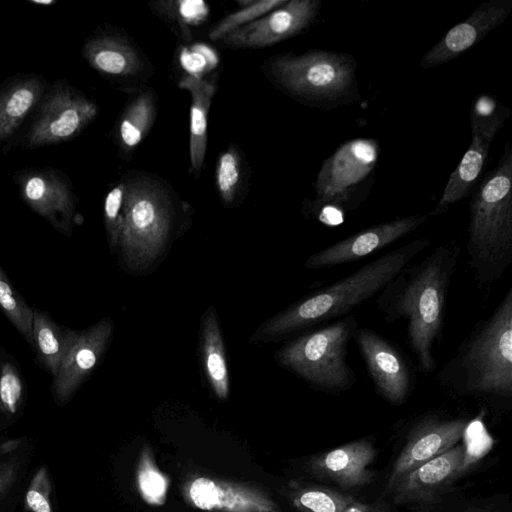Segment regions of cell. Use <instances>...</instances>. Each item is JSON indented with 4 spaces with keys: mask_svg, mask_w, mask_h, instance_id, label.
<instances>
[{
    "mask_svg": "<svg viewBox=\"0 0 512 512\" xmlns=\"http://www.w3.org/2000/svg\"><path fill=\"white\" fill-rule=\"evenodd\" d=\"M429 217V213L414 214L370 226L311 254L304 267L308 270L330 269L362 260L414 232Z\"/></svg>",
    "mask_w": 512,
    "mask_h": 512,
    "instance_id": "cell-12",
    "label": "cell"
},
{
    "mask_svg": "<svg viewBox=\"0 0 512 512\" xmlns=\"http://www.w3.org/2000/svg\"><path fill=\"white\" fill-rule=\"evenodd\" d=\"M468 422L464 418L444 417L439 413L418 419L394 462L387 488L390 490L401 477L457 445Z\"/></svg>",
    "mask_w": 512,
    "mask_h": 512,
    "instance_id": "cell-13",
    "label": "cell"
},
{
    "mask_svg": "<svg viewBox=\"0 0 512 512\" xmlns=\"http://www.w3.org/2000/svg\"><path fill=\"white\" fill-rule=\"evenodd\" d=\"M19 444H20L19 440H8L0 446V453L7 454V453L15 450Z\"/></svg>",
    "mask_w": 512,
    "mask_h": 512,
    "instance_id": "cell-40",
    "label": "cell"
},
{
    "mask_svg": "<svg viewBox=\"0 0 512 512\" xmlns=\"http://www.w3.org/2000/svg\"><path fill=\"white\" fill-rule=\"evenodd\" d=\"M356 68L352 55L327 50L280 54L268 62L270 76L280 88L323 109L359 100Z\"/></svg>",
    "mask_w": 512,
    "mask_h": 512,
    "instance_id": "cell-6",
    "label": "cell"
},
{
    "mask_svg": "<svg viewBox=\"0 0 512 512\" xmlns=\"http://www.w3.org/2000/svg\"><path fill=\"white\" fill-rule=\"evenodd\" d=\"M463 456V445L457 444L404 475L390 488L394 501L408 504L432 500L462 474Z\"/></svg>",
    "mask_w": 512,
    "mask_h": 512,
    "instance_id": "cell-19",
    "label": "cell"
},
{
    "mask_svg": "<svg viewBox=\"0 0 512 512\" xmlns=\"http://www.w3.org/2000/svg\"><path fill=\"white\" fill-rule=\"evenodd\" d=\"M26 134V146L54 145L76 137L97 116V105L85 95L60 82L39 102Z\"/></svg>",
    "mask_w": 512,
    "mask_h": 512,
    "instance_id": "cell-10",
    "label": "cell"
},
{
    "mask_svg": "<svg viewBox=\"0 0 512 512\" xmlns=\"http://www.w3.org/2000/svg\"><path fill=\"white\" fill-rule=\"evenodd\" d=\"M375 455L372 444L361 439L314 456L309 467L319 478L342 489H354L372 481L374 472L369 466Z\"/></svg>",
    "mask_w": 512,
    "mask_h": 512,
    "instance_id": "cell-20",
    "label": "cell"
},
{
    "mask_svg": "<svg viewBox=\"0 0 512 512\" xmlns=\"http://www.w3.org/2000/svg\"><path fill=\"white\" fill-rule=\"evenodd\" d=\"M51 480L45 466L33 474L25 494V506L31 512H53L51 503Z\"/></svg>",
    "mask_w": 512,
    "mask_h": 512,
    "instance_id": "cell-35",
    "label": "cell"
},
{
    "mask_svg": "<svg viewBox=\"0 0 512 512\" xmlns=\"http://www.w3.org/2000/svg\"><path fill=\"white\" fill-rule=\"evenodd\" d=\"M293 505L301 512H341L353 497L316 485L292 486Z\"/></svg>",
    "mask_w": 512,
    "mask_h": 512,
    "instance_id": "cell-28",
    "label": "cell"
},
{
    "mask_svg": "<svg viewBox=\"0 0 512 512\" xmlns=\"http://www.w3.org/2000/svg\"><path fill=\"white\" fill-rule=\"evenodd\" d=\"M201 351L206 379L213 394L226 400L230 392L225 346L217 313L210 307L202 318Z\"/></svg>",
    "mask_w": 512,
    "mask_h": 512,
    "instance_id": "cell-24",
    "label": "cell"
},
{
    "mask_svg": "<svg viewBox=\"0 0 512 512\" xmlns=\"http://www.w3.org/2000/svg\"><path fill=\"white\" fill-rule=\"evenodd\" d=\"M125 181L114 186L104 201V224L111 250L118 247L124 224Z\"/></svg>",
    "mask_w": 512,
    "mask_h": 512,
    "instance_id": "cell-32",
    "label": "cell"
},
{
    "mask_svg": "<svg viewBox=\"0 0 512 512\" xmlns=\"http://www.w3.org/2000/svg\"><path fill=\"white\" fill-rule=\"evenodd\" d=\"M113 321L103 318L88 329H67V346L53 390L58 402L64 403L76 392L98 364L111 340Z\"/></svg>",
    "mask_w": 512,
    "mask_h": 512,
    "instance_id": "cell-15",
    "label": "cell"
},
{
    "mask_svg": "<svg viewBox=\"0 0 512 512\" xmlns=\"http://www.w3.org/2000/svg\"><path fill=\"white\" fill-rule=\"evenodd\" d=\"M23 201L56 229H71L75 197L66 179L52 169H32L17 178Z\"/></svg>",
    "mask_w": 512,
    "mask_h": 512,
    "instance_id": "cell-18",
    "label": "cell"
},
{
    "mask_svg": "<svg viewBox=\"0 0 512 512\" xmlns=\"http://www.w3.org/2000/svg\"><path fill=\"white\" fill-rule=\"evenodd\" d=\"M214 59H216L213 51L209 49L207 46H195L191 50H186L182 53V63L183 66L192 74L190 76L200 77L199 72L208 66L212 67L214 63Z\"/></svg>",
    "mask_w": 512,
    "mask_h": 512,
    "instance_id": "cell-37",
    "label": "cell"
},
{
    "mask_svg": "<svg viewBox=\"0 0 512 512\" xmlns=\"http://www.w3.org/2000/svg\"><path fill=\"white\" fill-rule=\"evenodd\" d=\"M121 259L130 271H145L165 252L176 222L175 199L161 182L148 176L125 181Z\"/></svg>",
    "mask_w": 512,
    "mask_h": 512,
    "instance_id": "cell-5",
    "label": "cell"
},
{
    "mask_svg": "<svg viewBox=\"0 0 512 512\" xmlns=\"http://www.w3.org/2000/svg\"><path fill=\"white\" fill-rule=\"evenodd\" d=\"M511 110L490 95H479L471 107V143L450 174L443 194L429 216H439L472 191L487 159L489 148Z\"/></svg>",
    "mask_w": 512,
    "mask_h": 512,
    "instance_id": "cell-9",
    "label": "cell"
},
{
    "mask_svg": "<svg viewBox=\"0 0 512 512\" xmlns=\"http://www.w3.org/2000/svg\"><path fill=\"white\" fill-rule=\"evenodd\" d=\"M378 156L379 144L373 138L342 143L317 174L311 211L319 217L326 210L344 213L358 208L367 195L362 187L376 169Z\"/></svg>",
    "mask_w": 512,
    "mask_h": 512,
    "instance_id": "cell-8",
    "label": "cell"
},
{
    "mask_svg": "<svg viewBox=\"0 0 512 512\" xmlns=\"http://www.w3.org/2000/svg\"><path fill=\"white\" fill-rule=\"evenodd\" d=\"M321 9L320 0H291L254 22L234 30L222 40L235 49L263 48L308 28Z\"/></svg>",
    "mask_w": 512,
    "mask_h": 512,
    "instance_id": "cell-16",
    "label": "cell"
},
{
    "mask_svg": "<svg viewBox=\"0 0 512 512\" xmlns=\"http://www.w3.org/2000/svg\"><path fill=\"white\" fill-rule=\"evenodd\" d=\"M352 340L365 363L375 392L392 405H402L415 385L411 360L393 342L371 328H356Z\"/></svg>",
    "mask_w": 512,
    "mask_h": 512,
    "instance_id": "cell-11",
    "label": "cell"
},
{
    "mask_svg": "<svg viewBox=\"0 0 512 512\" xmlns=\"http://www.w3.org/2000/svg\"><path fill=\"white\" fill-rule=\"evenodd\" d=\"M0 309L12 325L28 341L32 342L33 310L13 287L0 266Z\"/></svg>",
    "mask_w": 512,
    "mask_h": 512,
    "instance_id": "cell-29",
    "label": "cell"
},
{
    "mask_svg": "<svg viewBox=\"0 0 512 512\" xmlns=\"http://www.w3.org/2000/svg\"><path fill=\"white\" fill-rule=\"evenodd\" d=\"M157 4L161 5L157 10L166 16L172 15L186 35L190 33L189 27L201 23L209 12L208 6L203 1H168Z\"/></svg>",
    "mask_w": 512,
    "mask_h": 512,
    "instance_id": "cell-34",
    "label": "cell"
},
{
    "mask_svg": "<svg viewBox=\"0 0 512 512\" xmlns=\"http://www.w3.org/2000/svg\"><path fill=\"white\" fill-rule=\"evenodd\" d=\"M436 379L456 397L511 403L512 287L489 316L473 325Z\"/></svg>",
    "mask_w": 512,
    "mask_h": 512,
    "instance_id": "cell-2",
    "label": "cell"
},
{
    "mask_svg": "<svg viewBox=\"0 0 512 512\" xmlns=\"http://www.w3.org/2000/svg\"><path fill=\"white\" fill-rule=\"evenodd\" d=\"M19 473V463L15 458L0 459V497L15 483Z\"/></svg>",
    "mask_w": 512,
    "mask_h": 512,
    "instance_id": "cell-38",
    "label": "cell"
},
{
    "mask_svg": "<svg viewBox=\"0 0 512 512\" xmlns=\"http://www.w3.org/2000/svg\"><path fill=\"white\" fill-rule=\"evenodd\" d=\"M341 512H387L379 507L351 499L341 510Z\"/></svg>",
    "mask_w": 512,
    "mask_h": 512,
    "instance_id": "cell-39",
    "label": "cell"
},
{
    "mask_svg": "<svg viewBox=\"0 0 512 512\" xmlns=\"http://www.w3.org/2000/svg\"><path fill=\"white\" fill-rule=\"evenodd\" d=\"M156 96L152 90L138 94L126 107L117 128L121 148L134 150L149 133L156 116Z\"/></svg>",
    "mask_w": 512,
    "mask_h": 512,
    "instance_id": "cell-25",
    "label": "cell"
},
{
    "mask_svg": "<svg viewBox=\"0 0 512 512\" xmlns=\"http://www.w3.org/2000/svg\"><path fill=\"white\" fill-rule=\"evenodd\" d=\"M22 392L23 386L16 368L11 363H5L0 373V408L9 414L16 413Z\"/></svg>",
    "mask_w": 512,
    "mask_h": 512,
    "instance_id": "cell-36",
    "label": "cell"
},
{
    "mask_svg": "<svg viewBox=\"0 0 512 512\" xmlns=\"http://www.w3.org/2000/svg\"><path fill=\"white\" fill-rule=\"evenodd\" d=\"M87 62L98 72L114 77H132L142 69V60L130 43L114 35L89 39L83 47Z\"/></svg>",
    "mask_w": 512,
    "mask_h": 512,
    "instance_id": "cell-22",
    "label": "cell"
},
{
    "mask_svg": "<svg viewBox=\"0 0 512 512\" xmlns=\"http://www.w3.org/2000/svg\"><path fill=\"white\" fill-rule=\"evenodd\" d=\"M182 494L190 506L208 512H278L277 503L251 484L215 477L189 478Z\"/></svg>",
    "mask_w": 512,
    "mask_h": 512,
    "instance_id": "cell-14",
    "label": "cell"
},
{
    "mask_svg": "<svg viewBox=\"0 0 512 512\" xmlns=\"http://www.w3.org/2000/svg\"><path fill=\"white\" fill-rule=\"evenodd\" d=\"M357 327L356 317L346 315L288 342L276 351L275 360L316 391L334 395L346 392L356 383L347 357Z\"/></svg>",
    "mask_w": 512,
    "mask_h": 512,
    "instance_id": "cell-7",
    "label": "cell"
},
{
    "mask_svg": "<svg viewBox=\"0 0 512 512\" xmlns=\"http://www.w3.org/2000/svg\"><path fill=\"white\" fill-rule=\"evenodd\" d=\"M287 0H255L252 4L241 7L239 10L220 20L210 31V40H222L225 36L251 22L256 21L265 14L283 6Z\"/></svg>",
    "mask_w": 512,
    "mask_h": 512,
    "instance_id": "cell-31",
    "label": "cell"
},
{
    "mask_svg": "<svg viewBox=\"0 0 512 512\" xmlns=\"http://www.w3.org/2000/svg\"><path fill=\"white\" fill-rule=\"evenodd\" d=\"M32 343L47 370L55 376L67 346V329L62 330L47 314L33 310Z\"/></svg>",
    "mask_w": 512,
    "mask_h": 512,
    "instance_id": "cell-26",
    "label": "cell"
},
{
    "mask_svg": "<svg viewBox=\"0 0 512 512\" xmlns=\"http://www.w3.org/2000/svg\"><path fill=\"white\" fill-rule=\"evenodd\" d=\"M243 161L239 151L231 146L218 158L215 171L216 188L222 202L234 203L243 182Z\"/></svg>",
    "mask_w": 512,
    "mask_h": 512,
    "instance_id": "cell-30",
    "label": "cell"
},
{
    "mask_svg": "<svg viewBox=\"0 0 512 512\" xmlns=\"http://www.w3.org/2000/svg\"><path fill=\"white\" fill-rule=\"evenodd\" d=\"M462 438L464 440L461 467L463 473L491 450L494 441L479 418L468 422Z\"/></svg>",
    "mask_w": 512,
    "mask_h": 512,
    "instance_id": "cell-33",
    "label": "cell"
},
{
    "mask_svg": "<svg viewBox=\"0 0 512 512\" xmlns=\"http://www.w3.org/2000/svg\"><path fill=\"white\" fill-rule=\"evenodd\" d=\"M467 263L478 287L499 281L512 263V149L482 179L469 204Z\"/></svg>",
    "mask_w": 512,
    "mask_h": 512,
    "instance_id": "cell-4",
    "label": "cell"
},
{
    "mask_svg": "<svg viewBox=\"0 0 512 512\" xmlns=\"http://www.w3.org/2000/svg\"><path fill=\"white\" fill-rule=\"evenodd\" d=\"M460 255L456 240L441 243L419 262L405 266L377 295V309L386 323L405 322L407 344L424 375L437 366L434 348L442 339L449 288Z\"/></svg>",
    "mask_w": 512,
    "mask_h": 512,
    "instance_id": "cell-1",
    "label": "cell"
},
{
    "mask_svg": "<svg viewBox=\"0 0 512 512\" xmlns=\"http://www.w3.org/2000/svg\"><path fill=\"white\" fill-rule=\"evenodd\" d=\"M136 484L141 498L151 506L165 503L169 489V479L155 463L149 447L141 451L137 469Z\"/></svg>",
    "mask_w": 512,
    "mask_h": 512,
    "instance_id": "cell-27",
    "label": "cell"
},
{
    "mask_svg": "<svg viewBox=\"0 0 512 512\" xmlns=\"http://www.w3.org/2000/svg\"><path fill=\"white\" fill-rule=\"evenodd\" d=\"M459 512H495V511L486 509V508H470V509H466V510L459 511Z\"/></svg>",
    "mask_w": 512,
    "mask_h": 512,
    "instance_id": "cell-41",
    "label": "cell"
},
{
    "mask_svg": "<svg viewBox=\"0 0 512 512\" xmlns=\"http://www.w3.org/2000/svg\"><path fill=\"white\" fill-rule=\"evenodd\" d=\"M179 86L191 95L189 156L191 170L198 177L206 154L208 113L216 86L202 77L190 75L181 79Z\"/></svg>",
    "mask_w": 512,
    "mask_h": 512,
    "instance_id": "cell-23",
    "label": "cell"
},
{
    "mask_svg": "<svg viewBox=\"0 0 512 512\" xmlns=\"http://www.w3.org/2000/svg\"><path fill=\"white\" fill-rule=\"evenodd\" d=\"M512 12V0H488L452 27L420 60L423 69L449 62L472 48L500 26Z\"/></svg>",
    "mask_w": 512,
    "mask_h": 512,
    "instance_id": "cell-17",
    "label": "cell"
},
{
    "mask_svg": "<svg viewBox=\"0 0 512 512\" xmlns=\"http://www.w3.org/2000/svg\"><path fill=\"white\" fill-rule=\"evenodd\" d=\"M431 245L418 238L366 263L346 277L310 293L264 322L253 341H276L332 322L377 296L405 266Z\"/></svg>",
    "mask_w": 512,
    "mask_h": 512,
    "instance_id": "cell-3",
    "label": "cell"
},
{
    "mask_svg": "<svg viewBox=\"0 0 512 512\" xmlns=\"http://www.w3.org/2000/svg\"><path fill=\"white\" fill-rule=\"evenodd\" d=\"M45 81L37 75H23L0 87V144L8 139L45 93Z\"/></svg>",
    "mask_w": 512,
    "mask_h": 512,
    "instance_id": "cell-21",
    "label": "cell"
}]
</instances>
